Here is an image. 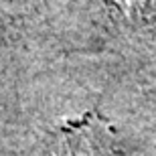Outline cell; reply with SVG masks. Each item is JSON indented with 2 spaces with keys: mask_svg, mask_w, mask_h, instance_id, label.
<instances>
[{
  "mask_svg": "<svg viewBox=\"0 0 156 156\" xmlns=\"http://www.w3.org/2000/svg\"><path fill=\"white\" fill-rule=\"evenodd\" d=\"M110 132L95 118L73 124L57 136L51 156H108Z\"/></svg>",
  "mask_w": 156,
  "mask_h": 156,
  "instance_id": "6da1fadb",
  "label": "cell"
}]
</instances>
